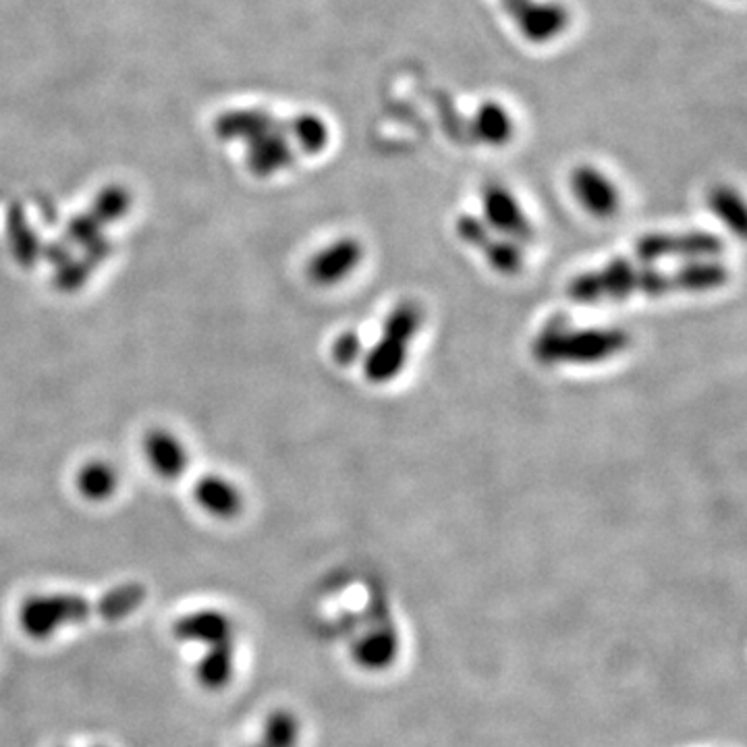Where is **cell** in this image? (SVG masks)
<instances>
[{
    "label": "cell",
    "mask_w": 747,
    "mask_h": 747,
    "mask_svg": "<svg viewBox=\"0 0 747 747\" xmlns=\"http://www.w3.org/2000/svg\"><path fill=\"white\" fill-rule=\"evenodd\" d=\"M299 744V720L285 708L273 710L262 727V747H297Z\"/></svg>",
    "instance_id": "22"
},
{
    "label": "cell",
    "mask_w": 747,
    "mask_h": 747,
    "mask_svg": "<svg viewBox=\"0 0 747 747\" xmlns=\"http://www.w3.org/2000/svg\"><path fill=\"white\" fill-rule=\"evenodd\" d=\"M98 237H102V223L94 216V214H83V216H77L71 223H69V229H67V239L71 244L86 245L92 244Z\"/></svg>",
    "instance_id": "26"
},
{
    "label": "cell",
    "mask_w": 747,
    "mask_h": 747,
    "mask_svg": "<svg viewBox=\"0 0 747 747\" xmlns=\"http://www.w3.org/2000/svg\"><path fill=\"white\" fill-rule=\"evenodd\" d=\"M519 33L532 45H549L571 26V13L552 0H499Z\"/></svg>",
    "instance_id": "5"
},
{
    "label": "cell",
    "mask_w": 747,
    "mask_h": 747,
    "mask_svg": "<svg viewBox=\"0 0 747 747\" xmlns=\"http://www.w3.org/2000/svg\"><path fill=\"white\" fill-rule=\"evenodd\" d=\"M455 230L463 244L484 254L490 268L497 271L499 275L513 276L523 271L521 247L503 235H494V230L484 223V218L475 214H461L455 223Z\"/></svg>",
    "instance_id": "6"
},
{
    "label": "cell",
    "mask_w": 747,
    "mask_h": 747,
    "mask_svg": "<svg viewBox=\"0 0 747 747\" xmlns=\"http://www.w3.org/2000/svg\"><path fill=\"white\" fill-rule=\"evenodd\" d=\"M573 196L583 206V210L596 218H610L621 208V191L600 168L580 165L571 173Z\"/></svg>",
    "instance_id": "9"
},
{
    "label": "cell",
    "mask_w": 747,
    "mask_h": 747,
    "mask_svg": "<svg viewBox=\"0 0 747 747\" xmlns=\"http://www.w3.org/2000/svg\"><path fill=\"white\" fill-rule=\"evenodd\" d=\"M146 600V588L139 583H125L112 588L96 602V615L107 621H121L134 615Z\"/></svg>",
    "instance_id": "20"
},
{
    "label": "cell",
    "mask_w": 747,
    "mask_h": 747,
    "mask_svg": "<svg viewBox=\"0 0 747 747\" xmlns=\"http://www.w3.org/2000/svg\"><path fill=\"white\" fill-rule=\"evenodd\" d=\"M360 355H362V338L357 333L347 331L336 338L333 357L338 366H350Z\"/></svg>",
    "instance_id": "27"
},
{
    "label": "cell",
    "mask_w": 747,
    "mask_h": 747,
    "mask_svg": "<svg viewBox=\"0 0 747 747\" xmlns=\"http://www.w3.org/2000/svg\"><path fill=\"white\" fill-rule=\"evenodd\" d=\"M92 273L94 266L88 264L86 259H67L65 264L55 268V287L65 291V293H76L90 281Z\"/></svg>",
    "instance_id": "25"
},
{
    "label": "cell",
    "mask_w": 747,
    "mask_h": 747,
    "mask_svg": "<svg viewBox=\"0 0 747 747\" xmlns=\"http://www.w3.org/2000/svg\"><path fill=\"white\" fill-rule=\"evenodd\" d=\"M77 492L92 503L108 501L119 489V473L108 461H88L76 475Z\"/></svg>",
    "instance_id": "16"
},
{
    "label": "cell",
    "mask_w": 747,
    "mask_h": 747,
    "mask_svg": "<svg viewBox=\"0 0 747 747\" xmlns=\"http://www.w3.org/2000/svg\"><path fill=\"white\" fill-rule=\"evenodd\" d=\"M636 258L652 264L658 259H715L725 252V242L708 230L686 233H650L633 247Z\"/></svg>",
    "instance_id": "4"
},
{
    "label": "cell",
    "mask_w": 747,
    "mask_h": 747,
    "mask_svg": "<svg viewBox=\"0 0 747 747\" xmlns=\"http://www.w3.org/2000/svg\"><path fill=\"white\" fill-rule=\"evenodd\" d=\"M727 281L729 271L712 259L689 262L672 271L640 268L627 259H612L598 271L576 276L567 287V295L576 304H609L626 302L636 295L662 297L672 293H704L727 285Z\"/></svg>",
    "instance_id": "1"
},
{
    "label": "cell",
    "mask_w": 747,
    "mask_h": 747,
    "mask_svg": "<svg viewBox=\"0 0 747 747\" xmlns=\"http://www.w3.org/2000/svg\"><path fill=\"white\" fill-rule=\"evenodd\" d=\"M631 343L623 328H549L532 345L535 360L544 366L600 364L621 355Z\"/></svg>",
    "instance_id": "2"
},
{
    "label": "cell",
    "mask_w": 747,
    "mask_h": 747,
    "mask_svg": "<svg viewBox=\"0 0 747 747\" xmlns=\"http://www.w3.org/2000/svg\"><path fill=\"white\" fill-rule=\"evenodd\" d=\"M362 258H364L362 244L353 237H343L309 259L307 276L314 285L331 287L347 278L360 266Z\"/></svg>",
    "instance_id": "10"
},
{
    "label": "cell",
    "mask_w": 747,
    "mask_h": 747,
    "mask_svg": "<svg viewBox=\"0 0 747 747\" xmlns=\"http://www.w3.org/2000/svg\"><path fill=\"white\" fill-rule=\"evenodd\" d=\"M708 208L718 220L731 229L737 237H744L747 229L746 204L731 187H717L708 196Z\"/></svg>",
    "instance_id": "21"
},
{
    "label": "cell",
    "mask_w": 747,
    "mask_h": 747,
    "mask_svg": "<svg viewBox=\"0 0 747 747\" xmlns=\"http://www.w3.org/2000/svg\"><path fill=\"white\" fill-rule=\"evenodd\" d=\"M399 652L397 633L391 627H381L374 629L370 636L360 641L353 650L355 660L360 667L370 669V671H381L386 669Z\"/></svg>",
    "instance_id": "17"
},
{
    "label": "cell",
    "mask_w": 747,
    "mask_h": 747,
    "mask_svg": "<svg viewBox=\"0 0 747 747\" xmlns=\"http://www.w3.org/2000/svg\"><path fill=\"white\" fill-rule=\"evenodd\" d=\"M110 252H112V244L102 235V237H98L92 244L83 247V259L96 268V264H102L110 256Z\"/></svg>",
    "instance_id": "28"
},
{
    "label": "cell",
    "mask_w": 747,
    "mask_h": 747,
    "mask_svg": "<svg viewBox=\"0 0 747 747\" xmlns=\"http://www.w3.org/2000/svg\"><path fill=\"white\" fill-rule=\"evenodd\" d=\"M196 503L216 519H235L244 511L239 489L223 475H204L194 486Z\"/></svg>",
    "instance_id": "13"
},
{
    "label": "cell",
    "mask_w": 747,
    "mask_h": 747,
    "mask_svg": "<svg viewBox=\"0 0 747 747\" xmlns=\"http://www.w3.org/2000/svg\"><path fill=\"white\" fill-rule=\"evenodd\" d=\"M42 258H47L55 268L65 264L67 259L73 258L69 244L62 242H55V244L42 245Z\"/></svg>",
    "instance_id": "29"
},
{
    "label": "cell",
    "mask_w": 747,
    "mask_h": 747,
    "mask_svg": "<svg viewBox=\"0 0 747 747\" xmlns=\"http://www.w3.org/2000/svg\"><path fill=\"white\" fill-rule=\"evenodd\" d=\"M92 612H96V605L81 596H31L19 610V623L33 640H47L61 627L76 626L90 619Z\"/></svg>",
    "instance_id": "3"
},
{
    "label": "cell",
    "mask_w": 747,
    "mask_h": 747,
    "mask_svg": "<svg viewBox=\"0 0 747 747\" xmlns=\"http://www.w3.org/2000/svg\"><path fill=\"white\" fill-rule=\"evenodd\" d=\"M233 669H235V643H233V640L208 646V652L202 656L198 669H196L199 686L213 689V691L223 689V687L229 686Z\"/></svg>",
    "instance_id": "18"
},
{
    "label": "cell",
    "mask_w": 747,
    "mask_h": 747,
    "mask_svg": "<svg viewBox=\"0 0 747 747\" xmlns=\"http://www.w3.org/2000/svg\"><path fill=\"white\" fill-rule=\"evenodd\" d=\"M252 747H262V746H259V744H258V746H252Z\"/></svg>",
    "instance_id": "30"
},
{
    "label": "cell",
    "mask_w": 747,
    "mask_h": 747,
    "mask_svg": "<svg viewBox=\"0 0 747 747\" xmlns=\"http://www.w3.org/2000/svg\"><path fill=\"white\" fill-rule=\"evenodd\" d=\"M413 333L410 328L384 322V336L372 347L364 360V374L374 384H386L397 379L407 364V347L412 343Z\"/></svg>",
    "instance_id": "8"
},
{
    "label": "cell",
    "mask_w": 747,
    "mask_h": 747,
    "mask_svg": "<svg viewBox=\"0 0 747 747\" xmlns=\"http://www.w3.org/2000/svg\"><path fill=\"white\" fill-rule=\"evenodd\" d=\"M144 455L150 468L165 480H177L187 472L189 455L185 444L165 427H153L144 436Z\"/></svg>",
    "instance_id": "11"
},
{
    "label": "cell",
    "mask_w": 747,
    "mask_h": 747,
    "mask_svg": "<svg viewBox=\"0 0 747 747\" xmlns=\"http://www.w3.org/2000/svg\"><path fill=\"white\" fill-rule=\"evenodd\" d=\"M484 223L515 244H528L534 239V227L521 208L519 199L501 184L484 185L482 189Z\"/></svg>",
    "instance_id": "7"
},
{
    "label": "cell",
    "mask_w": 747,
    "mask_h": 747,
    "mask_svg": "<svg viewBox=\"0 0 747 747\" xmlns=\"http://www.w3.org/2000/svg\"><path fill=\"white\" fill-rule=\"evenodd\" d=\"M473 136L486 146H504L513 139L515 121L511 112L499 102H484L472 119Z\"/></svg>",
    "instance_id": "15"
},
{
    "label": "cell",
    "mask_w": 747,
    "mask_h": 747,
    "mask_svg": "<svg viewBox=\"0 0 747 747\" xmlns=\"http://www.w3.org/2000/svg\"><path fill=\"white\" fill-rule=\"evenodd\" d=\"M129 206H131V199L122 187H107L94 202L92 214L102 225H107V223H115L122 218L129 210Z\"/></svg>",
    "instance_id": "24"
},
{
    "label": "cell",
    "mask_w": 747,
    "mask_h": 747,
    "mask_svg": "<svg viewBox=\"0 0 747 747\" xmlns=\"http://www.w3.org/2000/svg\"><path fill=\"white\" fill-rule=\"evenodd\" d=\"M287 134L291 136V121L278 125L258 138L252 139L249 150V168L259 175L268 177L275 175L276 170L289 167L293 163V150H291Z\"/></svg>",
    "instance_id": "12"
},
{
    "label": "cell",
    "mask_w": 747,
    "mask_h": 747,
    "mask_svg": "<svg viewBox=\"0 0 747 747\" xmlns=\"http://www.w3.org/2000/svg\"><path fill=\"white\" fill-rule=\"evenodd\" d=\"M291 136L307 154L322 153L331 138L326 122L316 115H302V117L291 119Z\"/></svg>",
    "instance_id": "23"
},
{
    "label": "cell",
    "mask_w": 747,
    "mask_h": 747,
    "mask_svg": "<svg viewBox=\"0 0 747 747\" xmlns=\"http://www.w3.org/2000/svg\"><path fill=\"white\" fill-rule=\"evenodd\" d=\"M173 633L177 640L216 646L233 640V623L220 610H198L181 617L173 627Z\"/></svg>",
    "instance_id": "14"
},
{
    "label": "cell",
    "mask_w": 747,
    "mask_h": 747,
    "mask_svg": "<svg viewBox=\"0 0 747 747\" xmlns=\"http://www.w3.org/2000/svg\"><path fill=\"white\" fill-rule=\"evenodd\" d=\"M7 239L13 258L23 266V268H33V264L42 258V244L38 235L31 230L21 208H13L9 213L7 220Z\"/></svg>",
    "instance_id": "19"
}]
</instances>
